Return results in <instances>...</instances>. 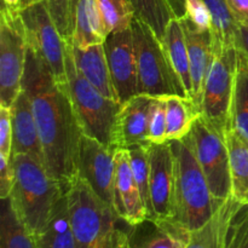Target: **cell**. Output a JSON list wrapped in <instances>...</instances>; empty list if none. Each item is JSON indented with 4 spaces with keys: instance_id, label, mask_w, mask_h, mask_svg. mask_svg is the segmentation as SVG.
Segmentation results:
<instances>
[{
    "instance_id": "cell-2",
    "label": "cell",
    "mask_w": 248,
    "mask_h": 248,
    "mask_svg": "<svg viewBox=\"0 0 248 248\" xmlns=\"http://www.w3.org/2000/svg\"><path fill=\"white\" fill-rule=\"evenodd\" d=\"M174 156V190L172 220L189 232L202 228L224 201L211 193L198 161L191 132L178 140H170Z\"/></svg>"
},
{
    "instance_id": "cell-18",
    "label": "cell",
    "mask_w": 248,
    "mask_h": 248,
    "mask_svg": "<svg viewBox=\"0 0 248 248\" xmlns=\"http://www.w3.org/2000/svg\"><path fill=\"white\" fill-rule=\"evenodd\" d=\"M181 22L188 44L191 84H193V102L200 111L203 86L213 58L212 36L211 31H199L186 17L182 18Z\"/></svg>"
},
{
    "instance_id": "cell-12",
    "label": "cell",
    "mask_w": 248,
    "mask_h": 248,
    "mask_svg": "<svg viewBox=\"0 0 248 248\" xmlns=\"http://www.w3.org/2000/svg\"><path fill=\"white\" fill-rule=\"evenodd\" d=\"M149 219H171L174 190V156L171 142L148 144Z\"/></svg>"
},
{
    "instance_id": "cell-36",
    "label": "cell",
    "mask_w": 248,
    "mask_h": 248,
    "mask_svg": "<svg viewBox=\"0 0 248 248\" xmlns=\"http://www.w3.org/2000/svg\"><path fill=\"white\" fill-rule=\"evenodd\" d=\"M12 111L0 106V154L12 157Z\"/></svg>"
},
{
    "instance_id": "cell-11",
    "label": "cell",
    "mask_w": 248,
    "mask_h": 248,
    "mask_svg": "<svg viewBox=\"0 0 248 248\" xmlns=\"http://www.w3.org/2000/svg\"><path fill=\"white\" fill-rule=\"evenodd\" d=\"M116 149L82 133L78 153V176L115 211Z\"/></svg>"
},
{
    "instance_id": "cell-7",
    "label": "cell",
    "mask_w": 248,
    "mask_h": 248,
    "mask_svg": "<svg viewBox=\"0 0 248 248\" xmlns=\"http://www.w3.org/2000/svg\"><path fill=\"white\" fill-rule=\"evenodd\" d=\"M26 27L21 11L1 7L0 12V106L11 108L22 91L26 69Z\"/></svg>"
},
{
    "instance_id": "cell-39",
    "label": "cell",
    "mask_w": 248,
    "mask_h": 248,
    "mask_svg": "<svg viewBox=\"0 0 248 248\" xmlns=\"http://www.w3.org/2000/svg\"><path fill=\"white\" fill-rule=\"evenodd\" d=\"M240 23H248V0H227Z\"/></svg>"
},
{
    "instance_id": "cell-21",
    "label": "cell",
    "mask_w": 248,
    "mask_h": 248,
    "mask_svg": "<svg viewBox=\"0 0 248 248\" xmlns=\"http://www.w3.org/2000/svg\"><path fill=\"white\" fill-rule=\"evenodd\" d=\"M161 41L166 48L170 63L186 90V96L193 101V84H191L188 44L181 19L172 18L169 22Z\"/></svg>"
},
{
    "instance_id": "cell-34",
    "label": "cell",
    "mask_w": 248,
    "mask_h": 248,
    "mask_svg": "<svg viewBox=\"0 0 248 248\" xmlns=\"http://www.w3.org/2000/svg\"><path fill=\"white\" fill-rule=\"evenodd\" d=\"M186 17L199 31H211L212 18L210 9L203 0H186Z\"/></svg>"
},
{
    "instance_id": "cell-14",
    "label": "cell",
    "mask_w": 248,
    "mask_h": 248,
    "mask_svg": "<svg viewBox=\"0 0 248 248\" xmlns=\"http://www.w3.org/2000/svg\"><path fill=\"white\" fill-rule=\"evenodd\" d=\"M152 102V96L140 93L121 104L111 132V148L130 149L148 144Z\"/></svg>"
},
{
    "instance_id": "cell-31",
    "label": "cell",
    "mask_w": 248,
    "mask_h": 248,
    "mask_svg": "<svg viewBox=\"0 0 248 248\" xmlns=\"http://www.w3.org/2000/svg\"><path fill=\"white\" fill-rule=\"evenodd\" d=\"M224 248H248V205L237 202L225 232Z\"/></svg>"
},
{
    "instance_id": "cell-22",
    "label": "cell",
    "mask_w": 248,
    "mask_h": 248,
    "mask_svg": "<svg viewBox=\"0 0 248 248\" xmlns=\"http://www.w3.org/2000/svg\"><path fill=\"white\" fill-rule=\"evenodd\" d=\"M34 236L36 248H77L68 215L65 191L58 200L48 222Z\"/></svg>"
},
{
    "instance_id": "cell-33",
    "label": "cell",
    "mask_w": 248,
    "mask_h": 248,
    "mask_svg": "<svg viewBox=\"0 0 248 248\" xmlns=\"http://www.w3.org/2000/svg\"><path fill=\"white\" fill-rule=\"evenodd\" d=\"M167 140V118L166 102L164 97H153L150 107L149 128H148V143L162 144Z\"/></svg>"
},
{
    "instance_id": "cell-6",
    "label": "cell",
    "mask_w": 248,
    "mask_h": 248,
    "mask_svg": "<svg viewBox=\"0 0 248 248\" xmlns=\"http://www.w3.org/2000/svg\"><path fill=\"white\" fill-rule=\"evenodd\" d=\"M138 68V94L166 97L178 94L188 98L183 85L177 78L161 39L152 27L140 19L132 22Z\"/></svg>"
},
{
    "instance_id": "cell-5",
    "label": "cell",
    "mask_w": 248,
    "mask_h": 248,
    "mask_svg": "<svg viewBox=\"0 0 248 248\" xmlns=\"http://www.w3.org/2000/svg\"><path fill=\"white\" fill-rule=\"evenodd\" d=\"M68 91L84 135L111 147V132L121 103L102 94L82 77L73 60L69 41L65 39Z\"/></svg>"
},
{
    "instance_id": "cell-10",
    "label": "cell",
    "mask_w": 248,
    "mask_h": 248,
    "mask_svg": "<svg viewBox=\"0 0 248 248\" xmlns=\"http://www.w3.org/2000/svg\"><path fill=\"white\" fill-rule=\"evenodd\" d=\"M21 17L26 27L28 47L48 65L58 82L68 84L65 39L53 22L46 0L21 10Z\"/></svg>"
},
{
    "instance_id": "cell-20",
    "label": "cell",
    "mask_w": 248,
    "mask_h": 248,
    "mask_svg": "<svg viewBox=\"0 0 248 248\" xmlns=\"http://www.w3.org/2000/svg\"><path fill=\"white\" fill-rule=\"evenodd\" d=\"M109 33L97 0H79L72 19L73 44L79 47L104 44Z\"/></svg>"
},
{
    "instance_id": "cell-32",
    "label": "cell",
    "mask_w": 248,
    "mask_h": 248,
    "mask_svg": "<svg viewBox=\"0 0 248 248\" xmlns=\"http://www.w3.org/2000/svg\"><path fill=\"white\" fill-rule=\"evenodd\" d=\"M149 144V143H148ZM148 144L137 145L128 149L132 167L133 177L140 190L143 202L149 216V157H148Z\"/></svg>"
},
{
    "instance_id": "cell-42",
    "label": "cell",
    "mask_w": 248,
    "mask_h": 248,
    "mask_svg": "<svg viewBox=\"0 0 248 248\" xmlns=\"http://www.w3.org/2000/svg\"><path fill=\"white\" fill-rule=\"evenodd\" d=\"M39 1H43V0H22V10L26 9L27 6H31V5L36 4Z\"/></svg>"
},
{
    "instance_id": "cell-4",
    "label": "cell",
    "mask_w": 248,
    "mask_h": 248,
    "mask_svg": "<svg viewBox=\"0 0 248 248\" xmlns=\"http://www.w3.org/2000/svg\"><path fill=\"white\" fill-rule=\"evenodd\" d=\"M65 196L77 248H101L116 229L119 216L79 176L68 183Z\"/></svg>"
},
{
    "instance_id": "cell-3",
    "label": "cell",
    "mask_w": 248,
    "mask_h": 248,
    "mask_svg": "<svg viewBox=\"0 0 248 248\" xmlns=\"http://www.w3.org/2000/svg\"><path fill=\"white\" fill-rule=\"evenodd\" d=\"M15 182L11 195L15 210L34 235L50 219L67 186L56 181L45 165L26 154L12 155Z\"/></svg>"
},
{
    "instance_id": "cell-8",
    "label": "cell",
    "mask_w": 248,
    "mask_h": 248,
    "mask_svg": "<svg viewBox=\"0 0 248 248\" xmlns=\"http://www.w3.org/2000/svg\"><path fill=\"white\" fill-rule=\"evenodd\" d=\"M237 68L235 46L215 53L203 86L201 115L220 133L232 130V101Z\"/></svg>"
},
{
    "instance_id": "cell-19",
    "label": "cell",
    "mask_w": 248,
    "mask_h": 248,
    "mask_svg": "<svg viewBox=\"0 0 248 248\" xmlns=\"http://www.w3.org/2000/svg\"><path fill=\"white\" fill-rule=\"evenodd\" d=\"M68 41L72 50L73 60L82 77L89 80L102 94L110 99L119 101L111 80L104 44L79 47L73 44L70 38H68Z\"/></svg>"
},
{
    "instance_id": "cell-37",
    "label": "cell",
    "mask_w": 248,
    "mask_h": 248,
    "mask_svg": "<svg viewBox=\"0 0 248 248\" xmlns=\"http://www.w3.org/2000/svg\"><path fill=\"white\" fill-rule=\"evenodd\" d=\"M15 182V170L12 157L0 154V199H6L11 195Z\"/></svg>"
},
{
    "instance_id": "cell-41",
    "label": "cell",
    "mask_w": 248,
    "mask_h": 248,
    "mask_svg": "<svg viewBox=\"0 0 248 248\" xmlns=\"http://www.w3.org/2000/svg\"><path fill=\"white\" fill-rule=\"evenodd\" d=\"M173 18L182 19L186 16V0H166Z\"/></svg>"
},
{
    "instance_id": "cell-26",
    "label": "cell",
    "mask_w": 248,
    "mask_h": 248,
    "mask_svg": "<svg viewBox=\"0 0 248 248\" xmlns=\"http://www.w3.org/2000/svg\"><path fill=\"white\" fill-rule=\"evenodd\" d=\"M0 248H36L35 236L16 212L10 198L1 199Z\"/></svg>"
},
{
    "instance_id": "cell-9",
    "label": "cell",
    "mask_w": 248,
    "mask_h": 248,
    "mask_svg": "<svg viewBox=\"0 0 248 248\" xmlns=\"http://www.w3.org/2000/svg\"><path fill=\"white\" fill-rule=\"evenodd\" d=\"M198 161L205 173L211 193L218 201L232 198L230 157L225 135L200 114L191 128Z\"/></svg>"
},
{
    "instance_id": "cell-16",
    "label": "cell",
    "mask_w": 248,
    "mask_h": 248,
    "mask_svg": "<svg viewBox=\"0 0 248 248\" xmlns=\"http://www.w3.org/2000/svg\"><path fill=\"white\" fill-rule=\"evenodd\" d=\"M12 111V155L26 154L45 165L43 147L39 138L33 107L28 93L22 89L11 107Z\"/></svg>"
},
{
    "instance_id": "cell-27",
    "label": "cell",
    "mask_w": 248,
    "mask_h": 248,
    "mask_svg": "<svg viewBox=\"0 0 248 248\" xmlns=\"http://www.w3.org/2000/svg\"><path fill=\"white\" fill-rule=\"evenodd\" d=\"M164 98L166 102L167 140H182L191 132L194 123L200 116V111L195 103L186 97L172 94Z\"/></svg>"
},
{
    "instance_id": "cell-15",
    "label": "cell",
    "mask_w": 248,
    "mask_h": 248,
    "mask_svg": "<svg viewBox=\"0 0 248 248\" xmlns=\"http://www.w3.org/2000/svg\"><path fill=\"white\" fill-rule=\"evenodd\" d=\"M115 212L130 227L148 219L147 208L133 177L128 149L115 152Z\"/></svg>"
},
{
    "instance_id": "cell-1",
    "label": "cell",
    "mask_w": 248,
    "mask_h": 248,
    "mask_svg": "<svg viewBox=\"0 0 248 248\" xmlns=\"http://www.w3.org/2000/svg\"><path fill=\"white\" fill-rule=\"evenodd\" d=\"M22 89L31 101L46 170L67 186L78 176V153L82 136L68 84L58 82L48 65L28 47Z\"/></svg>"
},
{
    "instance_id": "cell-40",
    "label": "cell",
    "mask_w": 248,
    "mask_h": 248,
    "mask_svg": "<svg viewBox=\"0 0 248 248\" xmlns=\"http://www.w3.org/2000/svg\"><path fill=\"white\" fill-rule=\"evenodd\" d=\"M235 47L248 57V23H240Z\"/></svg>"
},
{
    "instance_id": "cell-25",
    "label": "cell",
    "mask_w": 248,
    "mask_h": 248,
    "mask_svg": "<svg viewBox=\"0 0 248 248\" xmlns=\"http://www.w3.org/2000/svg\"><path fill=\"white\" fill-rule=\"evenodd\" d=\"M236 203L232 196L225 200L202 228L191 232L186 248H224L225 232Z\"/></svg>"
},
{
    "instance_id": "cell-35",
    "label": "cell",
    "mask_w": 248,
    "mask_h": 248,
    "mask_svg": "<svg viewBox=\"0 0 248 248\" xmlns=\"http://www.w3.org/2000/svg\"><path fill=\"white\" fill-rule=\"evenodd\" d=\"M48 11L64 39L70 38V0H46Z\"/></svg>"
},
{
    "instance_id": "cell-29",
    "label": "cell",
    "mask_w": 248,
    "mask_h": 248,
    "mask_svg": "<svg viewBox=\"0 0 248 248\" xmlns=\"http://www.w3.org/2000/svg\"><path fill=\"white\" fill-rule=\"evenodd\" d=\"M135 17L152 27L160 39L164 38L169 22L173 18L166 0H130Z\"/></svg>"
},
{
    "instance_id": "cell-13",
    "label": "cell",
    "mask_w": 248,
    "mask_h": 248,
    "mask_svg": "<svg viewBox=\"0 0 248 248\" xmlns=\"http://www.w3.org/2000/svg\"><path fill=\"white\" fill-rule=\"evenodd\" d=\"M104 47L114 89L123 104L138 94V68L132 28L109 34Z\"/></svg>"
},
{
    "instance_id": "cell-38",
    "label": "cell",
    "mask_w": 248,
    "mask_h": 248,
    "mask_svg": "<svg viewBox=\"0 0 248 248\" xmlns=\"http://www.w3.org/2000/svg\"><path fill=\"white\" fill-rule=\"evenodd\" d=\"M101 248H131L128 232L116 228L111 236L108 239V241Z\"/></svg>"
},
{
    "instance_id": "cell-17",
    "label": "cell",
    "mask_w": 248,
    "mask_h": 248,
    "mask_svg": "<svg viewBox=\"0 0 248 248\" xmlns=\"http://www.w3.org/2000/svg\"><path fill=\"white\" fill-rule=\"evenodd\" d=\"M131 248H186L191 232L172 219H145L131 227Z\"/></svg>"
},
{
    "instance_id": "cell-23",
    "label": "cell",
    "mask_w": 248,
    "mask_h": 248,
    "mask_svg": "<svg viewBox=\"0 0 248 248\" xmlns=\"http://www.w3.org/2000/svg\"><path fill=\"white\" fill-rule=\"evenodd\" d=\"M230 157L232 196L242 205H248V140L236 131L225 132Z\"/></svg>"
},
{
    "instance_id": "cell-24",
    "label": "cell",
    "mask_w": 248,
    "mask_h": 248,
    "mask_svg": "<svg viewBox=\"0 0 248 248\" xmlns=\"http://www.w3.org/2000/svg\"><path fill=\"white\" fill-rule=\"evenodd\" d=\"M207 4L212 18L213 55L220 52L224 48L235 46L240 22L230 9L227 0H203Z\"/></svg>"
},
{
    "instance_id": "cell-28",
    "label": "cell",
    "mask_w": 248,
    "mask_h": 248,
    "mask_svg": "<svg viewBox=\"0 0 248 248\" xmlns=\"http://www.w3.org/2000/svg\"><path fill=\"white\" fill-rule=\"evenodd\" d=\"M232 128L248 140V57L239 50L232 101Z\"/></svg>"
},
{
    "instance_id": "cell-30",
    "label": "cell",
    "mask_w": 248,
    "mask_h": 248,
    "mask_svg": "<svg viewBox=\"0 0 248 248\" xmlns=\"http://www.w3.org/2000/svg\"><path fill=\"white\" fill-rule=\"evenodd\" d=\"M108 33L131 28L135 10L130 0H97Z\"/></svg>"
}]
</instances>
